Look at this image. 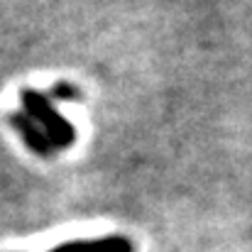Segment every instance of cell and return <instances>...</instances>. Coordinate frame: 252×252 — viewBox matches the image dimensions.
<instances>
[{
	"mask_svg": "<svg viewBox=\"0 0 252 252\" xmlns=\"http://www.w3.org/2000/svg\"><path fill=\"white\" fill-rule=\"evenodd\" d=\"M20 103L25 108V115H30L42 127V132L47 135L54 150H69L76 142V127L57 110L54 100L47 93L34 88H22Z\"/></svg>",
	"mask_w": 252,
	"mask_h": 252,
	"instance_id": "6da1fadb",
	"label": "cell"
},
{
	"mask_svg": "<svg viewBox=\"0 0 252 252\" xmlns=\"http://www.w3.org/2000/svg\"><path fill=\"white\" fill-rule=\"evenodd\" d=\"M7 123H10L12 130L22 137V142L27 145L30 152H34V155H39V157H52V155H54L52 142L47 140V135L42 132V127H39L30 115H25V113H20V110H12V113H7Z\"/></svg>",
	"mask_w": 252,
	"mask_h": 252,
	"instance_id": "7a4b0ae2",
	"label": "cell"
},
{
	"mask_svg": "<svg viewBox=\"0 0 252 252\" xmlns=\"http://www.w3.org/2000/svg\"><path fill=\"white\" fill-rule=\"evenodd\" d=\"M47 252H135V245L127 235H105L93 240H74Z\"/></svg>",
	"mask_w": 252,
	"mask_h": 252,
	"instance_id": "3957f363",
	"label": "cell"
},
{
	"mask_svg": "<svg viewBox=\"0 0 252 252\" xmlns=\"http://www.w3.org/2000/svg\"><path fill=\"white\" fill-rule=\"evenodd\" d=\"M52 100H66V103H76V100H81L84 98V91L79 88L76 84H71V81H59V84L52 86V91L47 93Z\"/></svg>",
	"mask_w": 252,
	"mask_h": 252,
	"instance_id": "277c9868",
	"label": "cell"
}]
</instances>
